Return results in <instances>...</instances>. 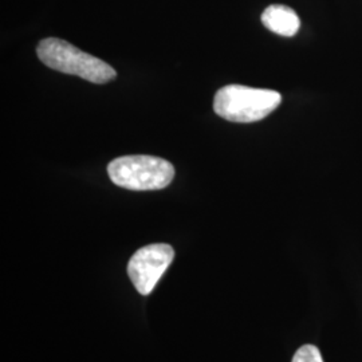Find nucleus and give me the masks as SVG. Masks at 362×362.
<instances>
[{
	"instance_id": "obj_1",
	"label": "nucleus",
	"mask_w": 362,
	"mask_h": 362,
	"mask_svg": "<svg viewBox=\"0 0 362 362\" xmlns=\"http://www.w3.org/2000/svg\"><path fill=\"white\" fill-rule=\"evenodd\" d=\"M38 58L52 70L83 78L93 83H107L115 79L116 70L103 59L81 52L71 43L59 38H46L39 42Z\"/></svg>"
},
{
	"instance_id": "obj_5",
	"label": "nucleus",
	"mask_w": 362,
	"mask_h": 362,
	"mask_svg": "<svg viewBox=\"0 0 362 362\" xmlns=\"http://www.w3.org/2000/svg\"><path fill=\"white\" fill-rule=\"evenodd\" d=\"M262 23L267 30L287 38L294 37L300 27L297 13L284 4L269 6L262 13Z\"/></svg>"
},
{
	"instance_id": "obj_4",
	"label": "nucleus",
	"mask_w": 362,
	"mask_h": 362,
	"mask_svg": "<svg viewBox=\"0 0 362 362\" xmlns=\"http://www.w3.org/2000/svg\"><path fill=\"white\" fill-rule=\"evenodd\" d=\"M175 258L173 248L165 243L143 247L128 263V275L136 290L149 296Z\"/></svg>"
},
{
	"instance_id": "obj_3",
	"label": "nucleus",
	"mask_w": 362,
	"mask_h": 362,
	"mask_svg": "<svg viewBox=\"0 0 362 362\" xmlns=\"http://www.w3.org/2000/svg\"><path fill=\"white\" fill-rule=\"evenodd\" d=\"M110 180L130 191H157L175 177L173 165L156 156H122L107 165Z\"/></svg>"
},
{
	"instance_id": "obj_2",
	"label": "nucleus",
	"mask_w": 362,
	"mask_h": 362,
	"mask_svg": "<svg viewBox=\"0 0 362 362\" xmlns=\"http://www.w3.org/2000/svg\"><path fill=\"white\" fill-rule=\"evenodd\" d=\"M281 103L282 95L278 91L228 85L215 94L214 110L227 121L248 124L272 115Z\"/></svg>"
},
{
	"instance_id": "obj_6",
	"label": "nucleus",
	"mask_w": 362,
	"mask_h": 362,
	"mask_svg": "<svg viewBox=\"0 0 362 362\" xmlns=\"http://www.w3.org/2000/svg\"><path fill=\"white\" fill-rule=\"evenodd\" d=\"M291 362H324L321 351L314 345H305L297 350Z\"/></svg>"
}]
</instances>
